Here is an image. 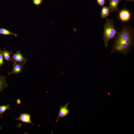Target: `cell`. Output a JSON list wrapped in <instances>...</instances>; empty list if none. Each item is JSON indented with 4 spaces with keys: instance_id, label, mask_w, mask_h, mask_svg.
<instances>
[{
    "instance_id": "ba28073f",
    "label": "cell",
    "mask_w": 134,
    "mask_h": 134,
    "mask_svg": "<svg viewBox=\"0 0 134 134\" xmlns=\"http://www.w3.org/2000/svg\"><path fill=\"white\" fill-rule=\"evenodd\" d=\"M19 114H20L19 117L15 119V120H18L24 123H28L33 125H34L31 121V116L30 114L27 113L22 114L20 113Z\"/></svg>"
},
{
    "instance_id": "6da1fadb",
    "label": "cell",
    "mask_w": 134,
    "mask_h": 134,
    "mask_svg": "<svg viewBox=\"0 0 134 134\" xmlns=\"http://www.w3.org/2000/svg\"><path fill=\"white\" fill-rule=\"evenodd\" d=\"M112 45L111 53L119 52L127 55L134 45V29L124 25L117 34Z\"/></svg>"
},
{
    "instance_id": "ac0fdd59",
    "label": "cell",
    "mask_w": 134,
    "mask_h": 134,
    "mask_svg": "<svg viewBox=\"0 0 134 134\" xmlns=\"http://www.w3.org/2000/svg\"><path fill=\"white\" fill-rule=\"evenodd\" d=\"M0 129H1V127L0 126Z\"/></svg>"
},
{
    "instance_id": "9c48e42d",
    "label": "cell",
    "mask_w": 134,
    "mask_h": 134,
    "mask_svg": "<svg viewBox=\"0 0 134 134\" xmlns=\"http://www.w3.org/2000/svg\"><path fill=\"white\" fill-rule=\"evenodd\" d=\"M6 76L1 75L0 74V93L4 89L8 87L6 79Z\"/></svg>"
},
{
    "instance_id": "4fadbf2b",
    "label": "cell",
    "mask_w": 134,
    "mask_h": 134,
    "mask_svg": "<svg viewBox=\"0 0 134 134\" xmlns=\"http://www.w3.org/2000/svg\"><path fill=\"white\" fill-rule=\"evenodd\" d=\"M9 105H1L0 106V115L1 117L2 116V114L7 109H10L9 108Z\"/></svg>"
},
{
    "instance_id": "30bf717a",
    "label": "cell",
    "mask_w": 134,
    "mask_h": 134,
    "mask_svg": "<svg viewBox=\"0 0 134 134\" xmlns=\"http://www.w3.org/2000/svg\"><path fill=\"white\" fill-rule=\"evenodd\" d=\"M12 53V51H8L6 50L4 48L2 51V53L4 59L9 64V62L10 61H12L10 55Z\"/></svg>"
},
{
    "instance_id": "e0dca14e",
    "label": "cell",
    "mask_w": 134,
    "mask_h": 134,
    "mask_svg": "<svg viewBox=\"0 0 134 134\" xmlns=\"http://www.w3.org/2000/svg\"><path fill=\"white\" fill-rule=\"evenodd\" d=\"M132 1L133 2H134V0H126V2L127 1Z\"/></svg>"
},
{
    "instance_id": "9a60e30c",
    "label": "cell",
    "mask_w": 134,
    "mask_h": 134,
    "mask_svg": "<svg viewBox=\"0 0 134 134\" xmlns=\"http://www.w3.org/2000/svg\"><path fill=\"white\" fill-rule=\"evenodd\" d=\"M43 1V0H33V4L37 6L39 5Z\"/></svg>"
},
{
    "instance_id": "52a82bcc",
    "label": "cell",
    "mask_w": 134,
    "mask_h": 134,
    "mask_svg": "<svg viewBox=\"0 0 134 134\" xmlns=\"http://www.w3.org/2000/svg\"><path fill=\"white\" fill-rule=\"evenodd\" d=\"M122 0H108L110 13L118 10V5L120 2Z\"/></svg>"
},
{
    "instance_id": "8992f818",
    "label": "cell",
    "mask_w": 134,
    "mask_h": 134,
    "mask_svg": "<svg viewBox=\"0 0 134 134\" xmlns=\"http://www.w3.org/2000/svg\"><path fill=\"white\" fill-rule=\"evenodd\" d=\"M25 64L24 63H14L13 65L12 70L11 72H9L8 75H9L13 74L15 75L19 73L24 67Z\"/></svg>"
},
{
    "instance_id": "5b68a950",
    "label": "cell",
    "mask_w": 134,
    "mask_h": 134,
    "mask_svg": "<svg viewBox=\"0 0 134 134\" xmlns=\"http://www.w3.org/2000/svg\"><path fill=\"white\" fill-rule=\"evenodd\" d=\"M69 102H67L64 106H60L59 107V110L58 117L55 120L56 122L58 121L60 118H63L66 116L68 114L69 110L67 108V106Z\"/></svg>"
},
{
    "instance_id": "3957f363",
    "label": "cell",
    "mask_w": 134,
    "mask_h": 134,
    "mask_svg": "<svg viewBox=\"0 0 134 134\" xmlns=\"http://www.w3.org/2000/svg\"><path fill=\"white\" fill-rule=\"evenodd\" d=\"M12 56L11 59L13 63H26L28 61L27 60L25 57L20 50H17L16 53H11Z\"/></svg>"
},
{
    "instance_id": "5bb4252c",
    "label": "cell",
    "mask_w": 134,
    "mask_h": 134,
    "mask_svg": "<svg viewBox=\"0 0 134 134\" xmlns=\"http://www.w3.org/2000/svg\"><path fill=\"white\" fill-rule=\"evenodd\" d=\"M4 63L3 56L2 53V50L0 49V68Z\"/></svg>"
},
{
    "instance_id": "d6986e66",
    "label": "cell",
    "mask_w": 134,
    "mask_h": 134,
    "mask_svg": "<svg viewBox=\"0 0 134 134\" xmlns=\"http://www.w3.org/2000/svg\"></svg>"
},
{
    "instance_id": "277c9868",
    "label": "cell",
    "mask_w": 134,
    "mask_h": 134,
    "mask_svg": "<svg viewBox=\"0 0 134 134\" xmlns=\"http://www.w3.org/2000/svg\"><path fill=\"white\" fill-rule=\"evenodd\" d=\"M131 14L127 9H121L119 12L118 17L119 20L123 22L129 21L131 18Z\"/></svg>"
},
{
    "instance_id": "7a4b0ae2",
    "label": "cell",
    "mask_w": 134,
    "mask_h": 134,
    "mask_svg": "<svg viewBox=\"0 0 134 134\" xmlns=\"http://www.w3.org/2000/svg\"><path fill=\"white\" fill-rule=\"evenodd\" d=\"M115 26L112 19H106L103 25L104 30L102 39L105 47H107L109 42L111 39H115L119 33L118 30L115 29Z\"/></svg>"
},
{
    "instance_id": "7c38bea8",
    "label": "cell",
    "mask_w": 134,
    "mask_h": 134,
    "mask_svg": "<svg viewBox=\"0 0 134 134\" xmlns=\"http://www.w3.org/2000/svg\"><path fill=\"white\" fill-rule=\"evenodd\" d=\"M0 34L5 35H12L16 37L17 36V34L11 32L3 28H0Z\"/></svg>"
},
{
    "instance_id": "8fae6325",
    "label": "cell",
    "mask_w": 134,
    "mask_h": 134,
    "mask_svg": "<svg viewBox=\"0 0 134 134\" xmlns=\"http://www.w3.org/2000/svg\"><path fill=\"white\" fill-rule=\"evenodd\" d=\"M109 13V7L106 6H103L101 9L100 17L102 19H104L108 16Z\"/></svg>"
},
{
    "instance_id": "2e32d148",
    "label": "cell",
    "mask_w": 134,
    "mask_h": 134,
    "mask_svg": "<svg viewBox=\"0 0 134 134\" xmlns=\"http://www.w3.org/2000/svg\"><path fill=\"white\" fill-rule=\"evenodd\" d=\"M98 4L100 6H103L105 2V0H97Z\"/></svg>"
},
{
    "instance_id": "ffe728a7",
    "label": "cell",
    "mask_w": 134,
    "mask_h": 134,
    "mask_svg": "<svg viewBox=\"0 0 134 134\" xmlns=\"http://www.w3.org/2000/svg\"></svg>"
}]
</instances>
